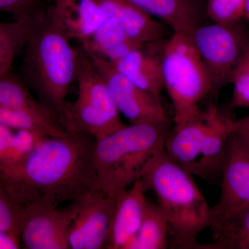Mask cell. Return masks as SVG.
<instances>
[{
	"label": "cell",
	"mask_w": 249,
	"mask_h": 249,
	"mask_svg": "<svg viewBox=\"0 0 249 249\" xmlns=\"http://www.w3.org/2000/svg\"><path fill=\"white\" fill-rule=\"evenodd\" d=\"M96 139L82 132L42 139L14 168L0 173L22 206L34 202L58 207L99 190L93 160Z\"/></svg>",
	"instance_id": "1"
},
{
	"label": "cell",
	"mask_w": 249,
	"mask_h": 249,
	"mask_svg": "<svg viewBox=\"0 0 249 249\" xmlns=\"http://www.w3.org/2000/svg\"><path fill=\"white\" fill-rule=\"evenodd\" d=\"M46 11L32 23L21 65V80L67 132L71 129L67 93L76 79V49Z\"/></svg>",
	"instance_id": "2"
},
{
	"label": "cell",
	"mask_w": 249,
	"mask_h": 249,
	"mask_svg": "<svg viewBox=\"0 0 249 249\" xmlns=\"http://www.w3.org/2000/svg\"><path fill=\"white\" fill-rule=\"evenodd\" d=\"M193 175L160 150L145 165L140 180L153 192L168 219L175 248L196 249L198 235L211 224V211Z\"/></svg>",
	"instance_id": "3"
},
{
	"label": "cell",
	"mask_w": 249,
	"mask_h": 249,
	"mask_svg": "<svg viewBox=\"0 0 249 249\" xmlns=\"http://www.w3.org/2000/svg\"><path fill=\"white\" fill-rule=\"evenodd\" d=\"M169 131V124H131L96 140L93 160L99 190L116 199L164 148Z\"/></svg>",
	"instance_id": "4"
},
{
	"label": "cell",
	"mask_w": 249,
	"mask_h": 249,
	"mask_svg": "<svg viewBox=\"0 0 249 249\" xmlns=\"http://www.w3.org/2000/svg\"><path fill=\"white\" fill-rule=\"evenodd\" d=\"M213 102L196 119L170 130L164 148L173 161L209 183H220L222 167L234 119Z\"/></svg>",
	"instance_id": "5"
},
{
	"label": "cell",
	"mask_w": 249,
	"mask_h": 249,
	"mask_svg": "<svg viewBox=\"0 0 249 249\" xmlns=\"http://www.w3.org/2000/svg\"><path fill=\"white\" fill-rule=\"evenodd\" d=\"M163 86L173 103L175 127L196 119L211 85L192 34L173 32L162 53Z\"/></svg>",
	"instance_id": "6"
},
{
	"label": "cell",
	"mask_w": 249,
	"mask_h": 249,
	"mask_svg": "<svg viewBox=\"0 0 249 249\" xmlns=\"http://www.w3.org/2000/svg\"><path fill=\"white\" fill-rule=\"evenodd\" d=\"M76 49L78 96L69 103L71 130L85 132L96 140L124 127L106 81L80 45Z\"/></svg>",
	"instance_id": "7"
},
{
	"label": "cell",
	"mask_w": 249,
	"mask_h": 249,
	"mask_svg": "<svg viewBox=\"0 0 249 249\" xmlns=\"http://www.w3.org/2000/svg\"><path fill=\"white\" fill-rule=\"evenodd\" d=\"M243 19L231 24H201L192 33L211 82V98L214 99L221 89L231 84L235 67L248 45L249 29Z\"/></svg>",
	"instance_id": "8"
},
{
	"label": "cell",
	"mask_w": 249,
	"mask_h": 249,
	"mask_svg": "<svg viewBox=\"0 0 249 249\" xmlns=\"http://www.w3.org/2000/svg\"><path fill=\"white\" fill-rule=\"evenodd\" d=\"M220 183V197L211 208V224L249 205V136L235 127L228 139Z\"/></svg>",
	"instance_id": "9"
},
{
	"label": "cell",
	"mask_w": 249,
	"mask_h": 249,
	"mask_svg": "<svg viewBox=\"0 0 249 249\" xmlns=\"http://www.w3.org/2000/svg\"><path fill=\"white\" fill-rule=\"evenodd\" d=\"M89 56L106 81L119 112L131 124H169L160 98L140 89L111 62L94 55Z\"/></svg>",
	"instance_id": "10"
},
{
	"label": "cell",
	"mask_w": 249,
	"mask_h": 249,
	"mask_svg": "<svg viewBox=\"0 0 249 249\" xmlns=\"http://www.w3.org/2000/svg\"><path fill=\"white\" fill-rule=\"evenodd\" d=\"M73 202L76 212L69 237L70 249H106L115 213L116 199L97 190Z\"/></svg>",
	"instance_id": "11"
},
{
	"label": "cell",
	"mask_w": 249,
	"mask_h": 249,
	"mask_svg": "<svg viewBox=\"0 0 249 249\" xmlns=\"http://www.w3.org/2000/svg\"><path fill=\"white\" fill-rule=\"evenodd\" d=\"M25 222L21 240L29 249H68L69 237L76 208L73 202L67 208L42 202L24 206Z\"/></svg>",
	"instance_id": "12"
},
{
	"label": "cell",
	"mask_w": 249,
	"mask_h": 249,
	"mask_svg": "<svg viewBox=\"0 0 249 249\" xmlns=\"http://www.w3.org/2000/svg\"><path fill=\"white\" fill-rule=\"evenodd\" d=\"M47 12L70 40L82 45L107 18L95 0H54Z\"/></svg>",
	"instance_id": "13"
},
{
	"label": "cell",
	"mask_w": 249,
	"mask_h": 249,
	"mask_svg": "<svg viewBox=\"0 0 249 249\" xmlns=\"http://www.w3.org/2000/svg\"><path fill=\"white\" fill-rule=\"evenodd\" d=\"M166 40L156 41L134 49L124 58L112 63L134 85L160 99V93L164 89L162 53Z\"/></svg>",
	"instance_id": "14"
},
{
	"label": "cell",
	"mask_w": 249,
	"mask_h": 249,
	"mask_svg": "<svg viewBox=\"0 0 249 249\" xmlns=\"http://www.w3.org/2000/svg\"><path fill=\"white\" fill-rule=\"evenodd\" d=\"M140 180L116 197V206L106 249H126L142 224L147 200Z\"/></svg>",
	"instance_id": "15"
},
{
	"label": "cell",
	"mask_w": 249,
	"mask_h": 249,
	"mask_svg": "<svg viewBox=\"0 0 249 249\" xmlns=\"http://www.w3.org/2000/svg\"><path fill=\"white\" fill-rule=\"evenodd\" d=\"M95 1L107 18L115 19L127 35L139 45L165 40L168 26L147 14L129 0Z\"/></svg>",
	"instance_id": "16"
},
{
	"label": "cell",
	"mask_w": 249,
	"mask_h": 249,
	"mask_svg": "<svg viewBox=\"0 0 249 249\" xmlns=\"http://www.w3.org/2000/svg\"><path fill=\"white\" fill-rule=\"evenodd\" d=\"M173 32L192 34L206 16V0H129Z\"/></svg>",
	"instance_id": "17"
},
{
	"label": "cell",
	"mask_w": 249,
	"mask_h": 249,
	"mask_svg": "<svg viewBox=\"0 0 249 249\" xmlns=\"http://www.w3.org/2000/svg\"><path fill=\"white\" fill-rule=\"evenodd\" d=\"M80 45L89 55L106 59L111 63L142 46L132 40L120 24L110 18H107L85 45Z\"/></svg>",
	"instance_id": "18"
},
{
	"label": "cell",
	"mask_w": 249,
	"mask_h": 249,
	"mask_svg": "<svg viewBox=\"0 0 249 249\" xmlns=\"http://www.w3.org/2000/svg\"><path fill=\"white\" fill-rule=\"evenodd\" d=\"M213 242L196 249H249V205L211 224Z\"/></svg>",
	"instance_id": "19"
},
{
	"label": "cell",
	"mask_w": 249,
	"mask_h": 249,
	"mask_svg": "<svg viewBox=\"0 0 249 249\" xmlns=\"http://www.w3.org/2000/svg\"><path fill=\"white\" fill-rule=\"evenodd\" d=\"M0 124L15 130H27L41 137H60L70 134L50 113L0 107Z\"/></svg>",
	"instance_id": "20"
},
{
	"label": "cell",
	"mask_w": 249,
	"mask_h": 249,
	"mask_svg": "<svg viewBox=\"0 0 249 249\" xmlns=\"http://www.w3.org/2000/svg\"><path fill=\"white\" fill-rule=\"evenodd\" d=\"M168 219L159 204L147 201L140 229L126 249H165L168 247Z\"/></svg>",
	"instance_id": "21"
},
{
	"label": "cell",
	"mask_w": 249,
	"mask_h": 249,
	"mask_svg": "<svg viewBox=\"0 0 249 249\" xmlns=\"http://www.w3.org/2000/svg\"><path fill=\"white\" fill-rule=\"evenodd\" d=\"M0 107L52 114L33 96L27 85L11 70L0 76Z\"/></svg>",
	"instance_id": "22"
},
{
	"label": "cell",
	"mask_w": 249,
	"mask_h": 249,
	"mask_svg": "<svg viewBox=\"0 0 249 249\" xmlns=\"http://www.w3.org/2000/svg\"><path fill=\"white\" fill-rule=\"evenodd\" d=\"M24 222V206L15 199L0 175V231L19 242Z\"/></svg>",
	"instance_id": "23"
},
{
	"label": "cell",
	"mask_w": 249,
	"mask_h": 249,
	"mask_svg": "<svg viewBox=\"0 0 249 249\" xmlns=\"http://www.w3.org/2000/svg\"><path fill=\"white\" fill-rule=\"evenodd\" d=\"M233 91L227 109L249 107V42L237 63L232 77Z\"/></svg>",
	"instance_id": "24"
},
{
	"label": "cell",
	"mask_w": 249,
	"mask_h": 249,
	"mask_svg": "<svg viewBox=\"0 0 249 249\" xmlns=\"http://www.w3.org/2000/svg\"><path fill=\"white\" fill-rule=\"evenodd\" d=\"M246 0H206V16L213 22L231 24L245 19Z\"/></svg>",
	"instance_id": "25"
},
{
	"label": "cell",
	"mask_w": 249,
	"mask_h": 249,
	"mask_svg": "<svg viewBox=\"0 0 249 249\" xmlns=\"http://www.w3.org/2000/svg\"><path fill=\"white\" fill-rule=\"evenodd\" d=\"M0 12L11 14L16 21L34 22L45 14L40 0H0Z\"/></svg>",
	"instance_id": "26"
},
{
	"label": "cell",
	"mask_w": 249,
	"mask_h": 249,
	"mask_svg": "<svg viewBox=\"0 0 249 249\" xmlns=\"http://www.w3.org/2000/svg\"><path fill=\"white\" fill-rule=\"evenodd\" d=\"M33 22L29 21L15 20L13 22L0 21V49L13 48L19 51L24 47Z\"/></svg>",
	"instance_id": "27"
},
{
	"label": "cell",
	"mask_w": 249,
	"mask_h": 249,
	"mask_svg": "<svg viewBox=\"0 0 249 249\" xmlns=\"http://www.w3.org/2000/svg\"><path fill=\"white\" fill-rule=\"evenodd\" d=\"M19 50L13 48L0 49V76L11 70V67Z\"/></svg>",
	"instance_id": "28"
},
{
	"label": "cell",
	"mask_w": 249,
	"mask_h": 249,
	"mask_svg": "<svg viewBox=\"0 0 249 249\" xmlns=\"http://www.w3.org/2000/svg\"><path fill=\"white\" fill-rule=\"evenodd\" d=\"M19 242L6 232L0 231V249H17Z\"/></svg>",
	"instance_id": "29"
},
{
	"label": "cell",
	"mask_w": 249,
	"mask_h": 249,
	"mask_svg": "<svg viewBox=\"0 0 249 249\" xmlns=\"http://www.w3.org/2000/svg\"><path fill=\"white\" fill-rule=\"evenodd\" d=\"M234 127L237 130L249 135V115L238 120H234Z\"/></svg>",
	"instance_id": "30"
},
{
	"label": "cell",
	"mask_w": 249,
	"mask_h": 249,
	"mask_svg": "<svg viewBox=\"0 0 249 249\" xmlns=\"http://www.w3.org/2000/svg\"><path fill=\"white\" fill-rule=\"evenodd\" d=\"M245 19L249 23V0H246Z\"/></svg>",
	"instance_id": "31"
}]
</instances>
